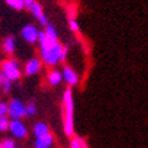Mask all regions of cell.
Instances as JSON below:
<instances>
[{"label":"cell","mask_w":148,"mask_h":148,"mask_svg":"<svg viewBox=\"0 0 148 148\" xmlns=\"http://www.w3.org/2000/svg\"><path fill=\"white\" fill-rule=\"evenodd\" d=\"M69 29L72 32H79V25H77L76 19L75 18H71L69 19Z\"/></svg>","instance_id":"obj_21"},{"label":"cell","mask_w":148,"mask_h":148,"mask_svg":"<svg viewBox=\"0 0 148 148\" xmlns=\"http://www.w3.org/2000/svg\"><path fill=\"white\" fill-rule=\"evenodd\" d=\"M63 108H64V133L67 136L73 135V97L69 88L63 94Z\"/></svg>","instance_id":"obj_1"},{"label":"cell","mask_w":148,"mask_h":148,"mask_svg":"<svg viewBox=\"0 0 148 148\" xmlns=\"http://www.w3.org/2000/svg\"><path fill=\"white\" fill-rule=\"evenodd\" d=\"M41 71V61L38 58H30L26 63V67H25V73L27 76H33V75H37L38 72Z\"/></svg>","instance_id":"obj_8"},{"label":"cell","mask_w":148,"mask_h":148,"mask_svg":"<svg viewBox=\"0 0 148 148\" xmlns=\"http://www.w3.org/2000/svg\"><path fill=\"white\" fill-rule=\"evenodd\" d=\"M5 3H7V5H10L11 8L16 10V11H21V10H23L26 7L23 0H5Z\"/></svg>","instance_id":"obj_14"},{"label":"cell","mask_w":148,"mask_h":148,"mask_svg":"<svg viewBox=\"0 0 148 148\" xmlns=\"http://www.w3.org/2000/svg\"><path fill=\"white\" fill-rule=\"evenodd\" d=\"M3 52L5 54H12L15 52V48H16V44H15V38L14 37H7L4 41H3Z\"/></svg>","instance_id":"obj_10"},{"label":"cell","mask_w":148,"mask_h":148,"mask_svg":"<svg viewBox=\"0 0 148 148\" xmlns=\"http://www.w3.org/2000/svg\"><path fill=\"white\" fill-rule=\"evenodd\" d=\"M38 34H40V30L37 29V26L34 25H26V26L22 29L21 32V36L27 44H36L38 41Z\"/></svg>","instance_id":"obj_5"},{"label":"cell","mask_w":148,"mask_h":148,"mask_svg":"<svg viewBox=\"0 0 148 148\" xmlns=\"http://www.w3.org/2000/svg\"><path fill=\"white\" fill-rule=\"evenodd\" d=\"M53 136L48 133L45 136H41V137H37L36 141H34V148H50L53 145Z\"/></svg>","instance_id":"obj_9"},{"label":"cell","mask_w":148,"mask_h":148,"mask_svg":"<svg viewBox=\"0 0 148 148\" xmlns=\"http://www.w3.org/2000/svg\"><path fill=\"white\" fill-rule=\"evenodd\" d=\"M10 130L16 139H25L27 136V128L21 120H12L10 125Z\"/></svg>","instance_id":"obj_6"},{"label":"cell","mask_w":148,"mask_h":148,"mask_svg":"<svg viewBox=\"0 0 148 148\" xmlns=\"http://www.w3.org/2000/svg\"><path fill=\"white\" fill-rule=\"evenodd\" d=\"M63 79L67 82V84H69V86H76L77 83H79L77 73L73 71V68L68 67V65H65V67L63 68Z\"/></svg>","instance_id":"obj_7"},{"label":"cell","mask_w":148,"mask_h":148,"mask_svg":"<svg viewBox=\"0 0 148 148\" xmlns=\"http://www.w3.org/2000/svg\"><path fill=\"white\" fill-rule=\"evenodd\" d=\"M16 148H21V147H16Z\"/></svg>","instance_id":"obj_26"},{"label":"cell","mask_w":148,"mask_h":148,"mask_svg":"<svg viewBox=\"0 0 148 148\" xmlns=\"http://www.w3.org/2000/svg\"><path fill=\"white\" fill-rule=\"evenodd\" d=\"M25 1V4H26V7H29V5L32 4V3H34V0H23Z\"/></svg>","instance_id":"obj_23"},{"label":"cell","mask_w":148,"mask_h":148,"mask_svg":"<svg viewBox=\"0 0 148 148\" xmlns=\"http://www.w3.org/2000/svg\"><path fill=\"white\" fill-rule=\"evenodd\" d=\"M11 84H12V82L8 80V79H4L3 80V84H1V90L4 94H8L10 90H11Z\"/></svg>","instance_id":"obj_19"},{"label":"cell","mask_w":148,"mask_h":148,"mask_svg":"<svg viewBox=\"0 0 148 148\" xmlns=\"http://www.w3.org/2000/svg\"><path fill=\"white\" fill-rule=\"evenodd\" d=\"M8 114V103L0 101V117H5Z\"/></svg>","instance_id":"obj_18"},{"label":"cell","mask_w":148,"mask_h":148,"mask_svg":"<svg viewBox=\"0 0 148 148\" xmlns=\"http://www.w3.org/2000/svg\"><path fill=\"white\" fill-rule=\"evenodd\" d=\"M48 83H49L50 86H57L61 83V80H63V73L58 71H50L49 73H48Z\"/></svg>","instance_id":"obj_12"},{"label":"cell","mask_w":148,"mask_h":148,"mask_svg":"<svg viewBox=\"0 0 148 148\" xmlns=\"http://www.w3.org/2000/svg\"><path fill=\"white\" fill-rule=\"evenodd\" d=\"M33 133L36 137H41V136H45L49 133V126L46 125L45 122H37L34 128H33Z\"/></svg>","instance_id":"obj_11"},{"label":"cell","mask_w":148,"mask_h":148,"mask_svg":"<svg viewBox=\"0 0 148 148\" xmlns=\"http://www.w3.org/2000/svg\"><path fill=\"white\" fill-rule=\"evenodd\" d=\"M10 125H11V121L8 120V117H0V132H5V130L10 129Z\"/></svg>","instance_id":"obj_16"},{"label":"cell","mask_w":148,"mask_h":148,"mask_svg":"<svg viewBox=\"0 0 148 148\" xmlns=\"http://www.w3.org/2000/svg\"><path fill=\"white\" fill-rule=\"evenodd\" d=\"M8 116L12 120H21L26 116V106L22 103V101L14 98L8 103Z\"/></svg>","instance_id":"obj_4"},{"label":"cell","mask_w":148,"mask_h":148,"mask_svg":"<svg viewBox=\"0 0 148 148\" xmlns=\"http://www.w3.org/2000/svg\"><path fill=\"white\" fill-rule=\"evenodd\" d=\"M27 8L32 11V14L36 16L37 19H40L42 15H44V12H42V7H41L40 3H37V1H34V3H32V4L29 5Z\"/></svg>","instance_id":"obj_13"},{"label":"cell","mask_w":148,"mask_h":148,"mask_svg":"<svg viewBox=\"0 0 148 148\" xmlns=\"http://www.w3.org/2000/svg\"><path fill=\"white\" fill-rule=\"evenodd\" d=\"M36 113H37V106H36V103H34V101H32V102L26 106V116L32 117V116H34Z\"/></svg>","instance_id":"obj_17"},{"label":"cell","mask_w":148,"mask_h":148,"mask_svg":"<svg viewBox=\"0 0 148 148\" xmlns=\"http://www.w3.org/2000/svg\"><path fill=\"white\" fill-rule=\"evenodd\" d=\"M3 80H4V77L1 76V73H0V88H1V84H3Z\"/></svg>","instance_id":"obj_24"},{"label":"cell","mask_w":148,"mask_h":148,"mask_svg":"<svg viewBox=\"0 0 148 148\" xmlns=\"http://www.w3.org/2000/svg\"><path fill=\"white\" fill-rule=\"evenodd\" d=\"M71 148H87V143L82 137H73L71 140Z\"/></svg>","instance_id":"obj_15"},{"label":"cell","mask_w":148,"mask_h":148,"mask_svg":"<svg viewBox=\"0 0 148 148\" xmlns=\"http://www.w3.org/2000/svg\"><path fill=\"white\" fill-rule=\"evenodd\" d=\"M75 15H76V8L71 5V7L68 8V16H69V19H71V18H75Z\"/></svg>","instance_id":"obj_22"},{"label":"cell","mask_w":148,"mask_h":148,"mask_svg":"<svg viewBox=\"0 0 148 148\" xmlns=\"http://www.w3.org/2000/svg\"><path fill=\"white\" fill-rule=\"evenodd\" d=\"M1 76L11 82L19 80V77H21V68H19L18 61L14 60V58L5 60L4 63L1 64Z\"/></svg>","instance_id":"obj_3"},{"label":"cell","mask_w":148,"mask_h":148,"mask_svg":"<svg viewBox=\"0 0 148 148\" xmlns=\"http://www.w3.org/2000/svg\"><path fill=\"white\" fill-rule=\"evenodd\" d=\"M67 52H68L67 48H64L61 44H56V45L49 46V48H46V49H41V57H42V61H44L46 65L54 67V65H57L60 61L65 60Z\"/></svg>","instance_id":"obj_2"},{"label":"cell","mask_w":148,"mask_h":148,"mask_svg":"<svg viewBox=\"0 0 148 148\" xmlns=\"http://www.w3.org/2000/svg\"><path fill=\"white\" fill-rule=\"evenodd\" d=\"M0 148H16L11 139H4L0 143Z\"/></svg>","instance_id":"obj_20"},{"label":"cell","mask_w":148,"mask_h":148,"mask_svg":"<svg viewBox=\"0 0 148 148\" xmlns=\"http://www.w3.org/2000/svg\"><path fill=\"white\" fill-rule=\"evenodd\" d=\"M1 64H3V63H1V61H0V72H1Z\"/></svg>","instance_id":"obj_25"}]
</instances>
